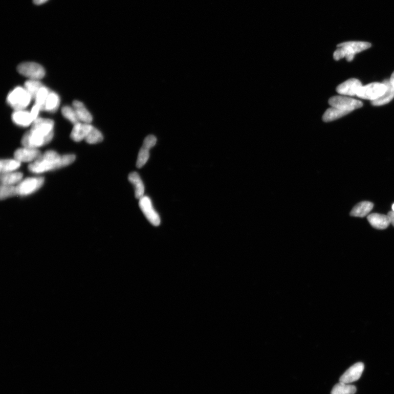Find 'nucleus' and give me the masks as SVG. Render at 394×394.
I'll return each mask as SVG.
<instances>
[{"instance_id":"26","label":"nucleus","mask_w":394,"mask_h":394,"mask_svg":"<svg viewBox=\"0 0 394 394\" xmlns=\"http://www.w3.org/2000/svg\"><path fill=\"white\" fill-rule=\"evenodd\" d=\"M44 86L40 80H29L25 82L24 87L34 100L35 96Z\"/></svg>"},{"instance_id":"17","label":"nucleus","mask_w":394,"mask_h":394,"mask_svg":"<svg viewBox=\"0 0 394 394\" xmlns=\"http://www.w3.org/2000/svg\"><path fill=\"white\" fill-rule=\"evenodd\" d=\"M72 107L75 109L80 122L89 124L92 122L93 117L83 103L80 101L75 100L73 102Z\"/></svg>"},{"instance_id":"22","label":"nucleus","mask_w":394,"mask_h":394,"mask_svg":"<svg viewBox=\"0 0 394 394\" xmlns=\"http://www.w3.org/2000/svg\"><path fill=\"white\" fill-rule=\"evenodd\" d=\"M351 112L336 108L331 107L327 109L323 116V120L325 122H331L342 117L347 115Z\"/></svg>"},{"instance_id":"36","label":"nucleus","mask_w":394,"mask_h":394,"mask_svg":"<svg viewBox=\"0 0 394 394\" xmlns=\"http://www.w3.org/2000/svg\"><path fill=\"white\" fill-rule=\"evenodd\" d=\"M389 81H390L392 85L394 88V72L393 73V74L392 75V76L391 77V79Z\"/></svg>"},{"instance_id":"19","label":"nucleus","mask_w":394,"mask_h":394,"mask_svg":"<svg viewBox=\"0 0 394 394\" xmlns=\"http://www.w3.org/2000/svg\"><path fill=\"white\" fill-rule=\"evenodd\" d=\"M128 180L134 187L136 198L141 199L144 196L145 186L140 175L136 172H132L128 176Z\"/></svg>"},{"instance_id":"4","label":"nucleus","mask_w":394,"mask_h":394,"mask_svg":"<svg viewBox=\"0 0 394 394\" xmlns=\"http://www.w3.org/2000/svg\"><path fill=\"white\" fill-rule=\"evenodd\" d=\"M17 70L22 76L29 80H40L45 75L44 67L40 64L34 62H25L20 64Z\"/></svg>"},{"instance_id":"33","label":"nucleus","mask_w":394,"mask_h":394,"mask_svg":"<svg viewBox=\"0 0 394 394\" xmlns=\"http://www.w3.org/2000/svg\"><path fill=\"white\" fill-rule=\"evenodd\" d=\"M41 110V109L38 105L35 104L33 108L31 109V110L30 111L32 117H33L34 119V121L36 120L38 118H39V114Z\"/></svg>"},{"instance_id":"2","label":"nucleus","mask_w":394,"mask_h":394,"mask_svg":"<svg viewBox=\"0 0 394 394\" xmlns=\"http://www.w3.org/2000/svg\"><path fill=\"white\" fill-rule=\"evenodd\" d=\"M371 47V44L361 41H350L337 45L338 48L333 54L334 60L339 61L346 58L348 62L354 59L355 54L360 53Z\"/></svg>"},{"instance_id":"8","label":"nucleus","mask_w":394,"mask_h":394,"mask_svg":"<svg viewBox=\"0 0 394 394\" xmlns=\"http://www.w3.org/2000/svg\"><path fill=\"white\" fill-rule=\"evenodd\" d=\"M328 103L332 107L350 112L363 106V103L360 101L343 96H334L329 99Z\"/></svg>"},{"instance_id":"31","label":"nucleus","mask_w":394,"mask_h":394,"mask_svg":"<svg viewBox=\"0 0 394 394\" xmlns=\"http://www.w3.org/2000/svg\"><path fill=\"white\" fill-rule=\"evenodd\" d=\"M149 151V149L145 148L142 146L137 159L136 167L137 168H141L147 163L150 157Z\"/></svg>"},{"instance_id":"28","label":"nucleus","mask_w":394,"mask_h":394,"mask_svg":"<svg viewBox=\"0 0 394 394\" xmlns=\"http://www.w3.org/2000/svg\"><path fill=\"white\" fill-rule=\"evenodd\" d=\"M85 140L89 144H98L103 140V135L102 132L93 126Z\"/></svg>"},{"instance_id":"3","label":"nucleus","mask_w":394,"mask_h":394,"mask_svg":"<svg viewBox=\"0 0 394 394\" xmlns=\"http://www.w3.org/2000/svg\"><path fill=\"white\" fill-rule=\"evenodd\" d=\"M33 99L24 87H17L14 88L7 97V103L14 110L25 109L29 106Z\"/></svg>"},{"instance_id":"13","label":"nucleus","mask_w":394,"mask_h":394,"mask_svg":"<svg viewBox=\"0 0 394 394\" xmlns=\"http://www.w3.org/2000/svg\"><path fill=\"white\" fill-rule=\"evenodd\" d=\"M364 370L363 363H358L352 365L342 375L340 379V382L350 384L357 381L363 374Z\"/></svg>"},{"instance_id":"20","label":"nucleus","mask_w":394,"mask_h":394,"mask_svg":"<svg viewBox=\"0 0 394 394\" xmlns=\"http://www.w3.org/2000/svg\"><path fill=\"white\" fill-rule=\"evenodd\" d=\"M373 208V204L370 201H362L356 205L352 209L350 215L352 217L364 218L368 215Z\"/></svg>"},{"instance_id":"10","label":"nucleus","mask_w":394,"mask_h":394,"mask_svg":"<svg viewBox=\"0 0 394 394\" xmlns=\"http://www.w3.org/2000/svg\"><path fill=\"white\" fill-rule=\"evenodd\" d=\"M46 137L40 136L34 132L29 131L25 132L22 139V144L23 147L38 149L51 141Z\"/></svg>"},{"instance_id":"7","label":"nucleus","mask_w":394,"mask_h":394,"mask_svg":"<svg viewBox=\"0 0 394 394\" xmlns=\"http://www.w3.org/2000/svg\"><path fill=\"white\" fill-rule=\"evenodd\" d=\"M54 122L53 120L39 117L32 124L30 131L52 140L54 136Z\"/></svg>"},{"instance_id":"29","label":"nucleus","mask_w":394,"mask_h":394,"mask_svg":"<svg viewBox=\"0 0 394 394\" xmlns=\"http://www.w3.org/2000/svg\"><path fill=\"white\" fill-rule=\"evenodd\" d=\"M62 113L63 116L65 117L66 120L70 121L74 125H75L80 121L78 118L75 109L73 107L69 106H65L63 107L62 109Z\"/></svg>"},{"instance_id":"32","label":"nucleus","mask_w":394,"mask_h":394,"mask_svg":"<svg viewBox=\"0 0 394 394\" xmlns=\"http://www.w3.org/2000/svg\"><path fill=\"white\" fill-rule=\"evenodd\" d=\"M157 143V139L153 135H149L146 137L144 141L143 147L150 150Z\"/></svg>"},{"instance_id":"18","label":"nucleus","mask_w":394,"mask_h":394,"mask_svg":"<svg viewBox=\"0 0 394 394\" xmlns=\"http://www.w3.org/2000/svg\"><path fill=\"white\" fill-rule=\"evenodd\" d=\"M383 83L386 86L387 89L385 93L378 99L371 101V104L374 106H381L386 105L394 98V88L392 85L390 81L385 80Z\"/></svg>"},{"instance_id":"9","label":"nucleus","mask_w":394,"mask_h":394,"mask_svg":"<svg viewBox=\"0 0 394 394\" xmlns=\"http://www.w3.org/2000/svg\"><path fill=\"white\" fill-rule=\"evenodd\" d=\"M139 207L148 221L154 226H158L160 219L158 214L153 207L152 201L149 197L144 196L139 199Z\"/></svg>"},{"instance_id":"12","label":"nucleus","mask_w":394,"mask_h":394,"mask_svg":"<svg viewBox=\"0 0 394 394\" xmlns=\"http://www.w3.org/2000/svg\"><path fill=\"white\" fill-rule=\"evenodd\" d=\"M362 87L363 86L359 80L351 79L339 85L336 90L341 95L354 96L358 93Z\"/></svg>"},{"instance_id":"6","label":"nucleus","mask_w":394,"mask_h":394,"mask_svg":"<svg viewBox=\"0 0 394 394\" xmlns=\"http://www.w3.org/2000/svg\"><path fill=\"white\" fill-rule=\"evenodd\" d=\"M386 89V86L383 83L375 82L362 87L356 95L361 99L373 101L382 97Z\"/></svg>"},{"instance_id":"25","label":"nucleus","mask_w":394,"mask_h":394,"mask_svg":"<svg viewBox=\"0 0 394 394\" xmlns=\"http://www.w3.org/2000/svg\"><path fill=\"white\" fill-rule=\"evenodd\" d=\"M356 388L350 384L340 382L333 388L331 394H354Z\"/></svg>"},{"instance_id":"35","label":"nucleus","mask_w":394,"mask_h":394,"mask_svg":"<svg viewBox=\"0 0 394 394\" xmlns=\"http://www.w3.org/2000/svg\"><path fill=\"white\" fill-rule=\"evenodd\" d=\"M47 1L48 0H33L34 3L36 4V5H40V4H42Z\"/></svg>"},{"instance_id":"21","label":"nucleus","mask_w":394,"mask_h":394,"mask_svg":"<svg viewBox=\"0 0 394 394\" xmlns=\"http://www.w3.org/2000/svg\"><path fill=\"white\" fill-rule=\"evenodd\" d=\"M61 99L58 94L50 91L48 97L45 102L44 111L50 113L56 112L60 106Z\"/></svg>"},{"instance_id":"1","label":"nucleus","mask_w":394,"mask_h":394,"mask_svg":"<svg viewBox=\"0 0 394 394\" xmlns=\"http://www.w3.org/2000/svg\"><path fill=\"white\" fill-rule=\"evenodd\" d=\"M75 159L76 156L74 154L61 155L56 151L49 150L41 154L35 162L30 163L28 169L31 173L42 174L69 166L75 161Z\"/></svg>"},{"instance_id":"14","label":"nucleus","mask_w":394,"mask_h":394,"mask_svg":"<svg viewBox=\"0 0 394 394\" xmlns=\"http://www.w3.org/2000/svg\"><path fill=\"white\" fill-rule=\"evenodd\" d=\"M93 126L89 123H85L81 122L74 125L71 132V138L76 142H80L85 140Z\"/></svg>"},{"instance_id":"37","label":"nucleus","mask_w":394,"mask_h":394,"mask_svg":"<svg viewBox=\"0 0 394 394\" xmlns=\"http://www.w3.org/2000/svg\"><path fill=\"white\" fill-rule=\"evenodd\" d=\"M392 209H393V212H394V204L392 206Z\"/></svg>"},{"instance_id":"27","label":"nucleus","mask_w":394,"mask_h":394,"mask_svg":"<svg viewBox=\"0 0 394 394\" xmlns=\"http://www.w3.org/2000/svg\"><path fill=\"white\" fill-rule=\"evenodd\" d=\"M50 92L49 89L46 87L44 86L38 91V93L35 96L34 99L35 101V104L38 105L41 109V110L44 111V108L45 102L48 97Z\"/></svg>"},{"instance_id":"34","label":"nucleus","mask_w":394,"mask_h":394,"mask_svg":"<svg viewBox=\"0 0 394 394\" xmlns=\"http://www.w3.org/2000/svg\"><path fill=\"white\" fill-rule=\"evenodd\" d=\"M388 216L389 219H390L391 223L394 227V212L393 211H391V212H389L388 214Z\"/></svg>"},{"instance_id":"23","label":"nucleus","mask_w":394,"mask_h":394,"mask_svg":"<svg viewBox=\"0 0 394 394\" xmlns=\"http://www.w3.org/2000/svg\"><path fill=\"white\" fill-rule=\"evenodd\" d=\"M22 174L21 172H11L1 174V185L14 186L22 181Z\"/></svg>"},{"instance_id":"30","label":"nucleus","mask_w":394,"mask_h":394,"mask_svg":"<svg viewBox=\"0 0 394 394\" xmlns=\"http://www.w3.org/2000/svg\"><path fill=\"white\" fill-rule=\"evenodd\" d=\"M17 195V188L15 186L1 185L0 188V198L1 200L5 199L15 196Z\"/></svg>"},{"instance_id":"24","label":"nucleus","mask_w":394,"mask_h":394,"mask_svg":"<svg viewBox=\"0 0 394 394\" xmlns=\"http://www.w3.org/2000/svg\"><path fill=\"white\" fill-rule=\"evenodd\" d=\"M21 166V162L15 158L14 159H2L0 162L1 174L13 172Z\"/></svg>"},{"instance_id":"15","label":"nucleus","mask_w":394,"mask_h":394,"mask_svg":"<svg viewBox=\"0 0 394 394\" xmlns=\"http://www.w3.org/2000/svg\"><path fill=\"white\" fill-rule=\"evenodd\" d=\"M12 120L16 125L22 127H29L32 125L34 122L31 112L25 109L14 111L12 115Z\"/></svg>"},{"instance_id":"16","label":"nucleus","mask_w":394,"mask_h":394,"mask_svg":"<svg viewBox=\"0 0 394 394\" xmlns=\"http://www.w3.org/2000/svg\"><path fill=\"white\" fill-rule=\"evenodd\" d=\"M368 220L371 226L378 230H384L391 224L388 215L371 214L368 217Z\"/></svg>"},{"instance_id":"5","label":"nucleus","mask_w":394,"mask_h":394,"mask_svg":"<svg viewBox=\"0 0 394 394\" xmlns=\"http://www.w3.org/2000/svg\"><path fill=\"white\" fill-rule=\"evenodd\" d=\"M43 177H34L22 180L17 186V195L20 196L30 195L37 191L44 184Z\"/></svg>"},{"instance_id":"11","label":"nucleus","mask_w":394,"mask_h":394,"mask_svg":"<svg viewBox=\"0 0 394 394\" xmlns=\"http://www.w3.org/2000/svg\"><path fill=\"white\" fill-rule=\"evenodd\" d=\"M42 153L38 149L22 147L17 149L14 154L15 158L20 162L33 163L37 160Z\"/></svg>"}]
</instances>
